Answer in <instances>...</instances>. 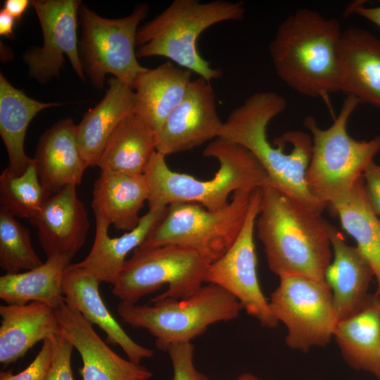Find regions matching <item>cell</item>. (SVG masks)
I'll return each mask as SVG.
<instances>
[{
    "instance_id": "obj_35",
    "label": "cell",
    "mask_w": 380,
    "mask_h": 380,
    "mask_svg": "<svg viewBox=\"0 0 380 380\" xmlns=\"http://www.w3.org/2000/svg\"><path fill=\"white\" fill-rule=\"evenodd\" d=\"M42 348L29 366L20 373L13 374L11 371H1L0 380H46L51 362L53 345L51 338H46Z\"/></svg>"
},
{
    "instance_id": "obj_15",
    "label": "cell",
    "mask_w": 380,
    "mask_h": 380,
    "mask_svg": "<svg viewBox=\"0 0 380 380\" xmlns=\"http://www.w3.org/2000/svg\"><path fill=\"white\" fill-rule=\"evenodd\" d=\"M61 334L81 356L82 380H149L152 373L115 353L82 315L65 303L56 310Z\"/></svg>"
},
{
    "instance_id": "obj_1",
    "label": "cell",
    "mask_w": 380,
    "mask_h": 380,
    "mask_svg": "<svg viewBox=\"0 0 380 380\" xmlns=\"http://www.w3.org/2000/svg\"><path fill=\"white\" fill-rule=\"evenodd\" d=\"M287 107L286 99L272 91L252 94L223 122L219 137L241 145L261 163L274 187L321 215L327 207L308 191L305 175L312 156V137L300 130L289 131L268 141L270 121Z\"/></svg>"
},
{
    "instance_id": "obj_33",
    "label": "cell",
    "mask_w": 380,
    "mask_h": 380,
    "mask_svg": "<svg viewBox=\"0 0 380 380\" xmlns=\"http://www.w3.org/2000/svg\"><path fill=\"white\" fill-rule=\"evenodd\" d=\"M167 351L172 366V380H210L195 367L194 346L191 342L172 345Z\"/></svg>"
},
{
    "instance_id": "obj_4",
    "label": "cell",
    "mask_w": 380,
    "mask_h": 380,
    "mask_svg": "<svg viewBox=\"0 0 380 380\" xmlns=\"http://www.w3.org/2000/svg\"><path fill=\"white\" fill-rule=\"evenodd\" d=\"M203 154L220 163L214 177L208 180L170 170L165 156L154 153L144 172L149 189L148 209L194 203L216 211L227 207L229 195L236 191L272 186L261 163L241 145L218 137L210 141Z\"/></svg>"
},
{
    "instance_id": "obj_25",
    "label": "cell",
    "mask_w": 380,
    "mask_h": 380,
    "mask_svg": "<svg viewBox=\"0 0 380 380\" xmlns=\"http://www.w3.org/2000/svg\"><path fill=\"white\" fill-rule=\"evenodd\" d=\"M91 207L118 230L130 231L139 224V212L148 201L145 176L101 170L94 182Z\"/></svg>"
},
{
    "instance_id": "obj_5",
    "label": "cell",
    "mask_w": 380,
    "mask_h": 380,
    "mask_svg": "<svg viewBox=\"0 0 380 380\" xmlns=\"http://www.w3.org/2000/svg\"><path fill=\"white\" fill-rule=\"evenodd\" d=\"M246 12L242 1L175 0L160 14L139 28L137 58L163 56L181 68L211 82L222 75L198 51L197 40L210 27L241 20Z\"/></svg>"
},
{
    "instance_id": "obj_24",
    "label": "cell",
    "mask_w": 380,
    "mask_h": 380,
    "mask_svg": "<svg viewBox=\"0 0 380 380\" xmlns=\"http://www.w3.org/2000/svg\"><path fill=\"white\" fill-rule=\"evenodd\" d=\"M0 362L8 365L37 343L61 333L56 310L40 302L0 306Z\"/></svg>"
},
{
    "instance_id": "obj_30",
    "label": "cell",
    "mask_w": 380,
    "mask_h": 380,
    "mask_svg": "<svg viewBox=\"0 0 380 380\" xmlns=\"http://www.w3.org/2000/svg\"><path fill=\"white\" fill-rule=\"evenodd\" d=\"M329 205L370 264L377 282L376 295L380 296V219L368 201L364 177L355 183L346 196Z\"/></svg>"
},
{
    "instance_id": "obj_28",
    "label": "cell",
    "mask_w": 380,
    "mask_h": 380,
    "mask_svg": "<svg viewBox=\"0 0 380 380\" xmlns=\"http://www.w3.org/2000/svg\"><path fill=\"white\" fill-rule=\"evenodd\" d=\"M71 260L54 255L33 270L1 276V299L9 305L40 302L57 310L65 303L63 281Z\"/></svg>"
},
{
    "instance_id": "obj_27",
    "label": "cell",
    "mask_w": 380,
    "mask_h": 380,
    "mask_svg": "<svg viewBox=\"0 0 380 380\" xmlns=\"http://www.w3.org/2000/svg\"><path fill=\"white\" fill-rule=\"evenodd\" d=\"M334 337L346 362L380 380V309L378 297L354 315L339 321Z\"/></svg>"
},
{
    "instance_id": "obj_19",
    "label": "cell",
    "mask_w": 380,
    "mask_h": 380,
    "mask_svg": "<svg viewBox=\"0 0 380 380\" xmlns=\"http://www.w3.org/2000/svg\"><path fill=\"white\" fill-rule=\"evenodd\" d=\"M33 158L49 197L67 186L80 184L88 166L80 153L72 118L58 120L43 133Z\"/></svg>"
},
{
    "instance_id": "obj_41",
    "label": "cell",
    "mask_w": 380,
    "mask_h": 380,
    "mask_svg": "<svg viewBox=\"0 0 380 380\" xmlns=\"http://www.w3.org/2000/svg\"><path fill=\"white\" fill-rule=\"evenodd\" d=\"M376 296L378 297V305H379V308L380 309V296Z\"/></svg>"
},
{
    "instance_id": "obj_16",
    "label": "cell",
    "mask_w": 380,
    "mask_h": 380,
    "mask_svg": "<svg viewBox=\"0 0 380 380\" xmlns=\"http://www.w3.org/2000/svg\"><path fill=\"white\" fill-rule=\"evenodd\" d=\"M76 187L67 186L48 197L30 220L46 258L63 255L72 259L85 243L90 224Z\"/></svg>"
},
{
    "instance_id": "obj_9",
    "label": "cell",
    "mask_w": 380,
    "mask_h": 380,
    "mask_svg": "<svg viewBox=\"0 0 380 380\" xmlns=\"http://www.w3.org/2000/svg\"><path fill=\"white\" fill-rule=\"evenodd\" d=\"M209 265L195 251L179 246L138 247L125 262L111 293L122 302L136 303L167 284V291L152 300L186 298L203 286Z\"/></svg>"
},
{
    "instance_id": "obj_39",
    "label": "cell",
    "mask_w": 380,
    "mask_h": 380,
    "mask_svg": "<svg viewBox=\"0 0 380 380\" xmlns=\"http://www.w3.org/2000/svg\"><path fill=\"white\" fill-rule=\"evenodd\" d=\"M15 19L4 9L0 11V34L8 39L14 37L13 27Z\"/></svg>"
},
{
    "instance_id": "obj_34",
    "label": "cell",
    "mask_w": 380,
    "mask_h": 380,
    "mask_svg": "<svg viewBox=\"0 0 380 380\" xmlns=\"http://www.w3.org/2000/svg\"><path fill=\"white\" fill-rule=\"evenodd\" d=\"M53 351L46 380H73L72 343L61 333L52 337Z\"/></svg>"
},
{
    "instance_id": "obj_2",
    "label": "cell",
    "mask_w": 380,
    "mask_h": 380,
    "mask_svg": "<svg viewBox=\"0 0 380 380\" xmlns=\"http://www.w3.org/2000/svg\"><path fill=\"white\" fill-rule=\"evenodd\" d=\"M327 222L277 189H260L255 222L270 270L279 278L302 276L324 281L331 262Z\"/></svg>"
},
{
    "instance_id": "obj_7",
    "label": "cell",
    "mask_w": 380,
    "mask_h": 380,
    "mask_svg": "<svg viewBox=\"0 0 380 380\" xmlns=\"http://www.w3.org/2000/svg\"><path fill=\"white\" fill-rule=\"evenodd\" d=\"M152 302L153 305H139L121 301L118 312L124 322L147 329L157 348L165 351L172 345L190 343L214 323L236 319L243 309L234 296L213 284L186 298Z\"/></svg>"
},
{
    "instance_id": "obj_14",
    "label": "cell",
    "mask_w": 380,
    "mask_h": 380,
    "mask_svg": "<svg viewBox=\"0 0 380 380\" xmlns=\"http://www.w3.org/2000/svg\"><path fill=\"white\" fill-rule=\"evenodd\" d=\"M222 125L210 82L198 77L156 133V151L166 157L191 150L218 138Z\"/></svg>"
},
{
    "instance_id": "obj_37",
    "label": "cell",
    "mask_w": 380,
    "mask_h": 380,
    "mask_svg": "<svg viewBox=\"0 0 380 380\" xmlns=\"http://www.w3.org/2000/svg\"><path fill=\"white\" fill-rule=\"evenodd\" d=\"M365 1L356 0L350 3L345 8L344 15L346 16L352 14L360 15L380 28V6L367 7L365 6Z\"/></svg>"
},
{
    "instance_id": "obj_13",
    "label": "cell",
    "mask_w": 380,
    "mask_h": 380,
    "mask_svg": "<svg viewBox=\"0 0 380 380\" xmlns=\"http://www.w3.org/2000/svg\"><path fill=\"white\" fill-rule=\"evenodd\" d=\"M39 18L44 42L41 47L28 49L23 60L30 77L44 84L60 75L65 55L77 75L84 81V72L77 40L79 0L31 1Z\"/></svg>"
},
{
    "instance_id": "obj_11",
    "label": "cell",
    "mask_w": 380,
    "mask_h": 380,
    "mask_svg": "<svg viewBox=\"0 0 380 380\" xmlns=\"http://www.w3.org/2000/svg\"><path fill=\"white\" fill-rule=\"evenodd\" d=\"M279 279L269 304L277 320L287 329L286 345L301 351L327 345L338 322L329 285L302 276Z\"/></svg>"
},
{
    "instance_id": "obj_17",
    "label": "cell",
    "mask_w": 380,
    "mask_h": 380,
    "mask_svg": "<svg viewBox=\"0 0 380 380\" xmlns=\"http://www.w3.org/2000/svg\"><path fill=\"white\" fill-rule=\"evenodd\" d=\"M334 253L324 281L329 285L338 322L362 310L370 301L367 294L373 270L357 246L346 243L342 234L327 222Z\"/></svg>"
},
{
    "instance_id": "obj_36",
    "label": "cell",
    "mask_w": 380,
    "mask_h": 380,
    "mask_svg": "<svg viewBox=\"0 0 380 380\" xmlns=\"http://www.w3.org/2000/svg\"><path fill=\"white\" fill-rule=\"evenodd\" d=\"M363 177L368 201L374 213L380 216V165L373 162Z\"/></svg>"
},
{
    "instance_id": "obj_38",
    "label": "cell",
    "mask_w": 380,
    "mask_h": 380,
    "mask_svg": "<svg viewBox=\"0 0 380 380\" xmlns=\"http://www.w3.org/2000/svg\"><path fill=\"white\" fill-rule=\"evenodd\" d=\"M31 2L28 0H6L3 9L15 20H20Z\"/></svg>"
},
{
    "instance_id": "obj_22",
    "label": "cell",
    "mask_w": 380,
    "mask_h": 380,
    "mask_svg": "<svg viewBox=\"0 0 380 380\" xmlns=\"http://www.w3.org/2000/svg\"><path fill=\"white\" fill-rule=\"evenodd\" d=\"M167 208H149L138 225L119 237H110V223L97 213L96 232L88 255L77 265L100 282L113 285L129 253L139 247L165 215Z\"/></svg>"
},
{
    "instance_id": "obj_32",
    "label": "cell",
    "mask_w": 380,
    "mask_h": 380,
    "mask_svg": "<svg viewBox=\"0 0 380 380\" xmlns=\"http://www.w3.org/2000/svg\"><path fill=\"white\" fill-rule=\"evenodd\" d=\"M42 263L32 247L29 230L15 217L0 210L1 267L6 274H16Z\"/></svg>"
},
{
    "instance_id": "obj_12",
    "label": "cell",
    "mask_w": 380,
    "mask_h": 380,
    "mask_svg": "<svg viewBox=\"0 0 380 380\" xmlns=\"http://www.w3.org/2000/svg\"><path fill=\"white\" fill-rule=\"evenodd\" d=\"M260 189L253 191L243 226L229 249L207 268L204 281L220 286L234 296L246 312L262 327L274 328L278 321L260 288L254 243Z\"/></svg>"
},
{
    "instance_id": "obj_3",
    "label": "cell",
    "mask_w": 380,
    "mask_h": 380,
    "mask_svg": "<svg viewBox=\"0 0 380 380\" xmlns=\"http://www.w3.org/2000/svg\"><path fill=\"white\" fill-rule=\"evenodd\" d=\"M339 21L302 8L278 26L269 44L277 76L293 91L310 97L339 91Z\"/></svg>"
},
{
    "instance_id": "obj_31",
    "label": "cell",
    "mask_w": 380,
    "mask_h": 380,
    "mask_svg": "<svg viewBox=\"0 0 380 380\" xmlns=\"http://www.w3.org/2000/svg\"><path fill=\"white\" fill-rule=\"evenodd\" d=\"M34 163L19 176L6 169L0 175V210L14 217L32 219L48 198Z\"/></svg>"
},
{
    "instance_id": "obj_10",
    "label": "cell",
    "mask_w": 380,
    "mask_h": 380,
    "mask_svg": "<svg viewBox=\"0 0 380 380\" xmlns=\"http://www.w3.org/2000/svg\"><path fill=\"white\" fill-rule=\"evenodd\" d=\"M148 11V5L141 4L129 15L110 19L82 4L79 51L84 72L95 88H103L107 74L132 87L136 77L146 70L137 61L135 46L139 25Z\"/></svg>"
},
{
    "instance_id": "obj_29",
    "label": "cell",
    "mask_w": 380,
    "mask_h": 380,
    "mask_svg": "<svg viewBox=\"0 0 380 380\" xmlns=\"http://www.w3.org/2000/svg\"><path fill=\"white\" fill-rule=\"evenodd\" d=\"M156 146V133L133 113L111 135L97 167L101 170L143 175Z\"/></svg>"
},
{
    "instance_id": "obj_18",
    "label": "cell",
    "mask_w": 380,
    "mask_h": 380,
    "mask_svg": "<svg viewBox=\"0 0 380 380\" xmlns=\"http://www.w3.org/2000/svg\"><path fill=\"white\" fill-rule=\"evenodd\" d=\"M339 91L380 109V39L369 31H343L338 47Z\"/></svg>"
},
{
    "instance_id": "obj_6",
    "label": "cell",
    "mask_w": 380,
    "mask_h": 380,
    "mask_svg": "<svg viewBox=\"0 0 380 380\" xmlns=\"http://www.w3.org/2000/svg\"><path fill=\"white\" fill-rule=\"evenodd\" d=\"M359 104L356 98L346 96L338 115L327 129L319 128L312 116L303 121L312 143L305 175L307 186L326 206L351 191L380 151V136L356 140L348 133V120Z\"/></svg>"
},
{
    "instance_id": "obj_20",
    "label": "cell",
    "mask_w": 380,
    "mask_h": 380,
    "mask_svg": "<svg viewBox=\"0 0 380 380\" xmlns=\"http://www.w3.org/2000/svg\"><path fill=\"white\" fill-rule=\"evenodd\" d=\"M101 282L77 263L66 268L63 292L65 302L76 308L91 324L99 326L107 336V341L121 347L128 359L137 364L154 355L153 350L133 341L113 317L99 292Z\"/></svg>"
},
{
    "instance_id": "obj_23",
    "label": "cell",
    "mask_w": 380,
    "mask_h": 380,
    "mask_svg": "<svg viewBox=\"0 0 380 380\" xmlns=\"http://www.w3.org/2000/svg\"><path fill=\"white\" fill-rule=\"evenodd\" d=\"M191 75L192 72L171 61L146 68L132 85L136 96L134 114L157 133L186 94Z\"/></svg>"
},
{
    "instance_id": "obj_21",
    "label": "cell",
    "mask_w": 380,
    "mask_h": 380,
    "mask_svg": "<svg viewBox=\"0 0 380 380\" xmlns=\"http://www.w3.org/2000/svg\"><path fill=\"white\" fill-rule=\"evenodd\" d=\"M102 100L87 110L76 125V137L82 156L88 167L97 166L105 146L119 125L134 113L135 93L132 87L111 77Z\"/></svg>"
},
{
    "instance_id": "obj_26",
    "label": "cell",
    "mask_w": 380,
    "mask_h": 380,
    "mask_svg": "<svg viewBox=\"0 0 380 380\" xmlns=\"http://www.w3.org/2000/svg\"><path fill=\"white\" fill-rule=\"evenodd\" d=\"M59 103H44L33 99L14 87L0 74V134L6 148L8 165L6 170L19 176L34 163L25 152L27 129L33 118L44 109Z\"/></svg>"
},
{
    "instance_id": "obj_8",
    "label": "cell",
    "mask_w": 380,
    "mask_h": 380,
    "mask_svg": "<svg viewBox=\"0 0 380 380\" xmlns=\"http://www.w3.org/2000/svg\"><path fill=\"white\" fill-rule=\"evenodd\" d=\"M253 191H236L229 205L211 211L200 204L176 203L140 248L175 245L195 251L210 264L232 246L246 220Z\"/></svg>"
},
{
    "instance_id": "obj_40",
    "label": "cell",
    "mask_w": 380,
    "mask_h": 380,
    "mask_svg": "<svg viewBox=\"0 0 380 380\" xmlns=\"http://www.w3.org/2000/svg\"><path fill=\"white\" fill-rule=\"evenodd\" d=\"M234 380H266V379L260 378L251 373H244L239 376Z\"/></svg>"
}]
</instances>
